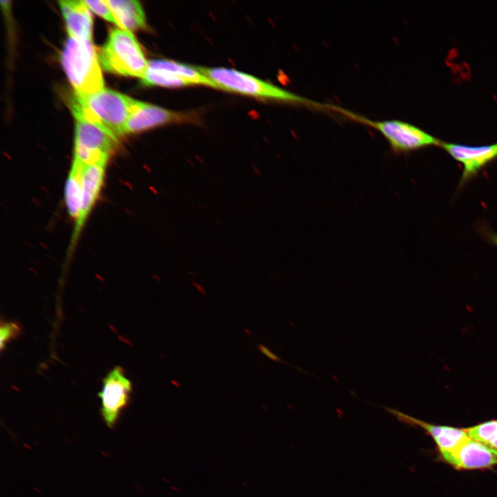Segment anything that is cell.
Wrapping results in <instances>:
<instances>
[{
	"mask_svg": "<svg viewBox=\"0 0 497 497\" xmlns=\"http://www.w3.org/2000/svg\"><path fill=\"white\" fill-rule=\"evenodd\" d=\"M197 68L202 74L211 79L217 86L218 89L282 102L300 104L315 108H329V105L321 104L310 100L235 69L222 67L197 66Z\"/></svg>",
	"mask_w": 497,
	"mask_h": 497,
	"instance_id": "obj_1",
	"label": "cell"
},
{
	"mask_svg": "<svg viewBox=\"0 0 497 497\" xmlns=\"http://www.w3.org/2000/svg\"><path fill=\"white\" fill-rule=\"evenodd\" d=\"M61 60L77 95H90L105 88L99 54L92 41L69 37L65 43Z\"/></svg>",
	"mask_w": 497,
	"mask_h": 497,
	"instance_id": "obj_2",
	"label": "cell"
},
{
	"mask_svg": "<svg viewBox=\"0 0 497 497\" xmlns=\"http://www.w3.org/2000/svg\"><path fill=\"white\" fill-rule=\"evenodd\" d=\"M99 59L101 67L107 72L141 79L148 66L132 32L119 28L111 30L99 52Z\"/></svg>",
	"mask_w": 497,
	"mask_h": 497,
	"instance_id": "obj_3",
	"label": "cell"
},
{
	"mask_svg": "<svg viewBox=\"0 0 497 497\" xmlns=\"http://www.w3.org/2000/svg\"><path fill=\"white\" fill-rule=\"evenodd\" d=\"M70 106L75 119L74 158L81 164H106L116 144L117 137L100 124L87 117L74 95Z\"/></svg>",
	"mask_w": 497,
	"mask_h": 497,
	"instance_id": "obj_4",
	"label": "cell"
},
{
	"mask_svg": "<svg viewBox=\"0 0 497 497\" xmlns=\"http://www.w3.org/2000/svg\"><path fill=\"white\" fill-rule=\"evenodd\" d=\"M331 110L378 130L387 139L391 150L396 154L408 153L430 146H440L442 142L408 122L397 119L375 121L335 106H332Z\"/></svg>",
	"mask_w": 497,
	"mask_h": 497,
	"instance_id": "obj_5",
	"label": "cell"
},
{
	"mask_svg": "<svg viewBox=\"0 0 497 497\" xmlns=\"http://www.w3.org/2000/svg\"><path fill=\"white\" fill-rule=\"evenodd\" d=\"M84 115L116 137L125 134L133 98L117 91L104 90L87 95H73Z\"/></svg>",
	"mask_w": 497,
	"mask_h": 497,
	"instance_id": "obj_6",
	"label": "cell"
},
{
	"mask_svg": "<svg viewBox=\"0 0 497 497\" xmlns=\"http://www.w3.org/2000/svg\"><path fill=\"white\" fill-rule=\"evenodd\" d=\"M132 392V384L121 367L113 368L103 380L98 396L101 399V413L106 425L113 428L121 411L127 406Z\"/></svg>",
	"mask_w": 497,
	"mask_h": 497,
	"instance_id": "obj_7",
	"label": "cell"
},
{
	"mask_svg": "<svg viewBox=\"0 0 497 497\" xmlns=\"http://www.w3.org/2000/svg\"><path fill=\"white\" fill-rule=\"evenodd\" d=\"M193 120V114L170 110L156 105L133 99L125 128V133H137L168 123Z\"/></svg>",
	"mask_w": 497,
	"mask_h": 497,
	"instance_id": "obj_8",
	"label": "cell"
},
{
	"mask_svg": "<svg viewBox=\"0 0 497 497\" xmlns=\"http://www.w3.org/2000/svg\"><path fill=\"white\" fill-rule=\"evenodd\" d=\"M440 147L463 165L461 184L471 178L482 168L497 158V143L474 146L442 141Z\"/></svg>",
	"mask_w": 497,
	"mask_h": 497,
	"instance_id": "obj_9",
	"label": "cell"
},
{
	"mask_svg": "<svg viewBox=\"0 0 497 497\" xmlns=\"http://www.w3.org/2000/svg\"><path fill=\"white\" fill-rule=\"evenodd\" d=\"M442 455L447 462L458 469H480L497 464V456L469 436L456 449Z\"/></svg>",
	"mask_w": 497,
	"mask_h": 497,
	"instance_id": "obj_10",
	"label": "cell"
},
{
	"mask_svg": "<svg viewBox=\"0 0 497 497\" xmlns=\"http://www.w3.org/2000/svg\"><path fill=\"white\" fill-rule=\"evenodd\" d=\"M383 408L399 421L409 425L418 426L425 430L433 437L441 454L454 451L469 438L465 429L434 425L408 416L393 408L388 407H383Z\"/></svg>",
	"mask_w": 497,
	"mask_h": 497,
	"instance_id": "obj_11",
	"label": "cell"
},
{
	"mask_svg": "<svg viewBox=\"0 0 497 497\" xmlns=\"http://www.w3.org/2000/svg\"><path fill=\"white\" fill-rule=\"evenodd\" d=\"M81 170V206L79 220L76 222L73 242L77 240L101 189L106 164L84 165Z\"/></svg>",
	"mask_w": 497,
	"mask_h": 497,
	"instance_id": "obj_12",
	"label": "cell"
},
{
	"mask_svg": "<svg viewBox=\"0 0 497 497\" xmlns=\"http://www.w3.org/2000/svg\"><path fill=\"white\" fill-rule=\"evenodd\" d=\"M58 3L69 37L77 40L92 41V17L85 1L62 0Z\"/></svg>",
	"mask_w": 497,
	"mask_h": 497,
	"instance_id": "obj_13",
	"label": "cell"
},
{
	"mask_svg": "<svg viewBox=\"0 0 497 497\" xmlns=\"http://www.w3.org/2000/svg\"><path fill=\"white\" fill-rule=\"evenodd\" d=\"M118 28L132 32L146 26L140 3L135 0H107Z\"/></svg>",
	"mask_w": 497,
	"mask_h": 497,
	"instance_id": "obj_14",
	"label": "cell"
},
{
	"mask_svg": "<svg viewBox=\"0 0 497 497\" xmlns=\"http://www.w3.org/2000/svg\"><path fill=\"white\" fill-rule=\"evenodd\" d=\"M148 64L164 70L186 81L190 85L197 84L218 88L211 79L197 69V66H191L169 59H154L148 61Z\"/></svg>",
	"mask_w": 497,
	"mask_h": 497,
	"instance_id": "obj_15",
	"label": "cell"
},
{
	"mask_svg": "<svg viewBox=\"0 0 497 497\" xmlns=\"http://www.w3.org/2000/svg\"><path fill=\"white\" fill-rule=\"evenodd\" d=\"M83 165L72 161L65 187V200L69 215L77 221L81 206V170Z\"/></svg>",
	"mask_w": 497,
	"mask_h": 497,
	"instance_id": "obj_16",
	"label": "cell"
},
{
	"mask_svg": "<svg viewBox=\"0 0 497 497\" xmlns=\"http://www.w3.org/2000/svg\"><path fill=\"white\" fill-rule=\"evenodd\" d=\"M465 430L471 438L485 445L497 456V420L488 421Z\"/></svg>",
	"mask_w": 497,
	"mask_h": 497,
	"instance_id": "obj_17",
	"label": "cell"
},
{
	"mask_svg": "<svg viewBox=\"0 0 497 497\" xmlns=\"http://www.w3.org/2000/svg\"><path fill=\"white\" fill-rule=\"evenodd\" d=\"M89 9L104 19L116 24L112 10L107 0L84 1Z\"/></svg>",
	"mask_w": 497,
	"mask_h": 497,
	"instance_id": "obj_18",
	"label": "cell"
},
{
	"mask_svg": "<svg viewBox=\"0 0 497 497\" xmlns=\"http://www.w3.org/2000/svg\"><path fill=\"white\" fill-rule=\"evenodd\" d=\"M20 332L19 327L14 322H5L1 325V349H3L10 340L15 338Z\"/></svg>",
	"mask_w": 497,
	"mask_h": 497,
	"instance_id": "obj_19",
	"label": "cell"
},
{
	"mask_svg": "<svg viewBox=\"0 0 497 497\" xmlns=\"http://www.w3.org/2000/svg\"><path fill=\"white\" fill-rule=\"evenodd\" d=\"M260 350L264 355L271 358V360H277V357L275 356L272 352H271L266 347L260 345Z\"/></svg>",
	"mask_w": 497,
	"mask_h": 497,
	"instance_id": "obj_20",
	"label": "cell"
},
{
	"mask_svg": "<svg viewBox=\"0 0 497 497\" xmlns=\"http://www.w3.org/2000/svg\"><path fill=\"white\" fill-rule=\"evenodd\" d=\"M490 237H491L493 243L495 244L496 245H497V235L492 234L490 235Z\"/></svg>",
	"mask_w": 497,
	"mask_h": 497,
	"instance_id": "obj_21",
	"label": "cell"
}]
</instances>
